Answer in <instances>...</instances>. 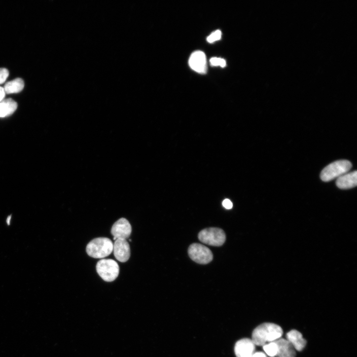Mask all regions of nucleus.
Masks as SVG:
<instances>
[{
	"mask_svg": "<svg viewBox=\"0 0 357 357\" xmlns=\"http://www.w3.org/2000/svg\"><path fill=\"white\" fill-rule=\"evenodd\" d=\"M283 333L280 326L273 323H264L254 329L251 340L255 345L263 346L281 338Z\"/></svg>",
	"mask_w": 357,
	"mask_h": 357,
	"instance_id": "1",
	"label": "nucleus"
},
{
	"mask_svg": "<svg viewBox=\"0 0 357 357\" xmlns=\"http://www.w3.org/2000/svg\"><path fill=\"white\" fill-rule=\"evenodd\" d=\"M113 250V243L108 238H97L89 242L86 248L87 254L93 258H103L109 255Z\"/></svg>",
	"mask_w": 357,
	"mask_h": 357,
	"instance_id": "2",
	"label": "nucleus"
},
{
	"mask_svg": "<svg viewBox=\"0 0 357 357\" xmlns=\"http://www.w3.org/2000/svg\"><path fill=\"white\" fill-rule=\"evenodd\" d=\"M352 168L351 163L346 160L336 161L327 165L321 171V178L323 182L331 181L349 172Z\"/></svg>",
	"mask_w": 357,
	"mask_h": 357,
	"instance_id": "3",
	"label": "nucleus"
},
{
	"mask_svg": "<svg viewBox=\"0 0 357 357\" xmlns=\"http://www.w3.org/2000/svg\"><path fill=\"white\" fill-rule=\"evenodd\" d=\"M99 275L107 282H112L118 277L120 268L118 263L111 259H103L96 266Z\"/></svg>",
	"mask_w": 357,
	"mask_h": 357,
	"instance_id": "4",
	"label": "nucleus"
},
{
	"mask_svg": "<svg viewBox=\"0 0 357 357\" xmlns=\"http://www.w3.org/2000/svg\"><path fill=\"white\" fill-rule=\"evenodd\" d=\"M200 241L207 245L219 247L226 241L224 231L218 228H209L202 230L198 235Z\"/></svg>",
	"mask_w": 357,
	"mask_h": 357,
	"instance_id": "5",
	"label": "nucleus"
},
{
	"mask_svg": "<svg viewBox=\"0 0 357 357\" xmlns=\"http://www.w3.org/2000/svg\"><path fill=\"white\" fill-rule=\"evenodd\" d=\"M188 253L195 262L201 264L210 263L213 259V254L209 248L200 244L194 243L189 248Z\"/></svg>",
	"mask_w": 357,
	"mask_h": 357,
	"instance_id": "6",
	"label": "nucleus"
},
{
	"mask_svg": "<svg viewBox=\"0 0 357 357\" xmlns=\"http://www.w3.org/2000/svg\"><path fill=\"white\" fill-rule=\"evenodd\" d=\"M132 226L129 221L124 218H122L117 221L113 225L111 229V234L114 236V240L118 239L127 240L132 233Z\"/></svg>",
	"mask_w": 357,
	"mask_h": 357,
	"instance_id": "7",
	"label": "nucleus"
},
{
	"mask_svg": "<svg viewBox=\"0 0 357 357\" xmlns=\"http://www.w3.org/2000/svg\"><path fill=\"white\" fill-rule=\"evenodd\" d=\"M114 254L120 262H127L131 256L130 245L126 239H117L113 244Z\"/></svg>",
	"mask_w": 357,
	"mask_h": 357,
	"instance_id": "8",
	"label": "nucleus"
},
{
	"mask_svg": "<svg viewBox=\"0 0 357 357\" xmlns=\"http://www.w3.org/2000/svg\"><path fill=\"white\" fill-rule=\"evenodd\" d=\"M189 64L191 68L198 73L204 74L207 72L206 56L202 51L194 52L189 59Z\"/></svg>",
	"mask_w": 357,
	"mask_h": 357,
	"instance_id": "9",
	"label": "nucleus"
},
{
	"mask_svg": "<svg viewBox=\"0 0 357 357\" xmlns=\"http://www.w3.org/2000/svg\"><path fill=\"white\" fill-rule=\"evenodd\" d=\"M255 351V345L251 339L244 338L235 344V353L237 357H252Z\"/></svg>",
	"mask_w": 357,
	"mask_h": 357,
	"instance_id": "10",
	"label": "nucleus"
},
{
	"mask_svg": "<svg viewBox=\"0 0 357 357\" xmlns=\"http://www.w3.org/2000/svg\"><path fill=\"white\" fill-rule=\"evenodd\" d=\"M336 186L341 189L353 188L357 185V172L355 171L348 172L337 178Z\"/></svg>",
	"mask_w": 357,
	"mask_h": 357,
	"instance_id": "11",
	"label": "nucleus"
},
{
	"mask_svg": "<svg viewBox=\"0 0 357 357\" xmlns=\"http://www.w3.org/2000/svg\"><path fill=\"white\" fill-rule=\"evenodd\" d=\"M278 346V357H295L296 350L287 339L280 338L275 341Z\"/></svg>",
	"mask_w": 357,
	"mask_h": 357,
	"instance_id": "12",
	"label": "nucleus"
},
{
	"mask_svg": "<svg viewBox=\"0 0 357 357\" xmlns=\"http://www.w3.org/2000/svg\"><path fill=\"white\" fill-rule=\"evenodd\" d=\"M287 340L293 346L295 350L302 351L305 347L307 341L302 334L296 330H292L286 334Z\"/></svg>",
	"mask_w": 357,
	"mask_h": 357,
	"instance_id": "13",
	"label": "nucleus"
},
{
	"mask_svg": "<svg viewBox=\"0 0 357 357\" xmlns=\"http://www.w3.org/2000/svg\"><path fill=\"white\" fill-rule=\"evenodd\" d=\"M17 108V103L12 99L3 100L0 102V117H6L13 114Z\"/></svg>",
	"mask_w": 357,
	"mask_h": 357,
	"instance_id": "14",
	"label": "nucleus"
},
{
	"mask_svg": "<svg viewBox=\"0 0 357 357\" xmlns=\"http://www.w3.org/2000/svg\"><path fill=\"white\" fill-rule=\"evenodd\" d=\"M24 80L22 78H17L7 82L5 84L4 89L6 94H17L21 92L24 89Z\"/></svg>",
	"mask_w": 357,
	"mask_h": 357,
	"instance_id": "15",
	"label": "nucleus"
},
{
	"mask_svg": "<svg viewBox=\"0 0 357 357\" xmlns=\"http://www.w3.org/2000/svg\"><path fill=\"white\" fill-rule=\"evenodd\" d=\"M263 348L267 355L271 357L277 356L278 349L275 341L266 344L263 346Z\"/></svg>",
	"mask_w": 357,
	"mask_h": 357,
	"instance_id": "16",
	"label": "nucleus"
},
{
	"mask_svg": "<svg viewBox=\"0 0 357 357\" xmlns=\"http://www.w3.org/2000/svg\"><path fill=\"white\" fill-rule=\"evenodd\" d=\"M222 33L219 30H217L212 33L208 38L207 41L210 43H214L219 40L221 38Z\"/></svg>",
	"mask_w": 357,
	"mask_h": 357,
	"instance_id": "17",
	"label": "nucleus"
},
{
	"mask_svg": "<svg viewBox=\"0 0 357 357\" xmlns=\"http://www.w3.org/2000/svg\"><path fill=\"white\" fill-rule=\"evenodd\" d=\"M210 62L213 66H219L222 68H224L226 66L225 60L222 58L214 57L211 59Z\"/></svg>",
	"mask_w": 357,
	"mask_h": 357,
	"instance_id": "18",
	"label": "nucleus"
},
{
	"mask_svg": "<svg viewBox=\"0 0 357 357\" xmlns=\"http://www.w3.org/2000/svg\"><path fill=\"white\" fill-rule=\"evenodd\" d=\"M9 74V71L5 68H0V84L5 82Z\"/></svg>",
	"mask_w": 357,
	"mask_h": 357,
	"instance_id": "19",
	"label": "nucleus"
},
{
	"mask_svg": "<svg viewBox=\"0 0 357 357\" xmlns=\"http://www.w3.org/2000/svg\"><path fill=\"white\" fill-rule=\"evenodd\" d=\"M223 206L227 210H230L233 207L232 203L228 199H225L222 203Z\"/></svg>",
	"mask_w": 357,
	"mask_h": 357,
	"instance_id": "20",
	"label": "nucleus"
},
{
	"mask_svg": "<svg viewBox=\"0 0 357 357\" xmlns=\"http://www.w3.org/2000/svg\"><path fill=\"white\" fill-rule=\"evenodd\" d=\"M6 93L4 88L0 87V102L2 101L5 97Z\"/></svg>",
	"mask_w": 357,
	"mask_h": 357,
	"instance_id": "21",
	"label": "nucleus"
},
{
	"mask_svg": "<svg viewBox=\"0 0 357 357\" xmlns=\"http://www.w3.org/2000/svg\"><path fill=\"white\" fill-rule=\"evenodd\" d=\"M252 357H267V355L261 352L254 353L252 356Z\"/></svg>",
	"mask_w": 357,
	"mask_h": 357,
	"instance_id": "22",
	"label": "nucleus"
}]
</instances>
